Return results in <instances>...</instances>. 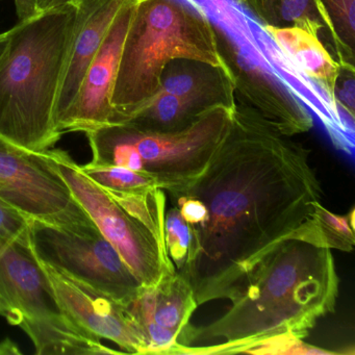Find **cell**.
Listing matches in <instances>:
<instances>
[{
	"label": "cell",
	"mask_w": 355,
	"mask_h": 355,
	"mask_svg": "<svg viewBox=\"0 0 355 355\" xmlns=\"http://www.w3.org/2000/svg\"><path fill=\"white\" fill-rule=\"evenodd\" d=\"M168 194L194 236L182 274L199 306L230 298L259 261L313 217L323 190L309 149L236 103L205 169Z\"/></svg>",
	"instance_id": "6da1fadb"
},
{
	"label": "cell",
	"mask_w": 355,
	"mask_h": 355,
	"mask_svg": "<svg viewBox=\"0 0 355 355\" xmlns=\"http://www.w3.org/2000/svg\"><path fill=\"white\" fill-rule=\"evenodd\" d=\"M338 286L331 249L322 242L313 215L243 278L224 315L182 330L178 354H238L278 336L304 340L321 318L336 311Z\"/></svg>",
	"instance_id": "7a4b0ae2"
},
{
	"label": "cell",
	"mask_w": 355,
	"mask_h": 355,
	"mask_svg": "<svg viewBox=\"0 0 355 355\" xmlns=\"http://www.w3.org/2000/svg\"><path fill=\"white\" fill-rule=\"evenodd\" d=\"M76 8L40 14L9 31L0 58V136L35 153L61 139L55 110L71 55Z\"/></svg>",
	"instance_id": "3957f363"
},
{
	"label": "cell",
	"mask_w": 355,
	"mask_h": 355,
	"mask_svg": "<svg viewBox=\"0 0 355 355\" xmlns=\"http://www.w3.org/2000/svg\"><path fill=\"white\" fill-rule=\"evenodd\" d=\"M178 59L226 65L209 16L190 0H136L112 95L111 124L128 121Z\"/></svg>",
	"instance_id": "277c9868"
},
{
	"label": "cell",
	"mask_w": 355,
	"mask_h": 355,
	"mask_svg": "<svg viewBox=\"0 0 355 355\" xmlns=\"http://www.w3.org/2000/svg\"><path fill=\"white\" fill-rule=\"evenodd\" d=\"M234 109L216 105L176 132L141 130L128 122L86 132L92 163L116 165L155 178L170 193L197 178L227 134Z\"/></svg>",
	"instance_id": "5b68a950"
},
{
	"label": "cell",
	"mask_w": 355,
	"mask_h": 355,
	"mask_svg": "<svg viewBox=\"0 0 355 355\" xmlns=\"http://www.w3.org/2000/svg\"><path fill=\"white\" fill-rule=\"evenodd\" d=\"M28 230L31 244L41 261L116 300L128 302L142 288L134 272L93 220L72 225L31 220Z\"/></svg>",
	"instance_id": "8992f818"
},
{
	"label": "cell",
	"mask_w": 355,
	"mask_h": 355,
	"mask_svg": "<svg viewBox=\"0 0 355 355\" xmlns=\"http://www.w3.org/2000/svg\"><path fill=\"white\" fill-rule=\"evenodd\" d=\"M45 153L74 198L86 209L143 286H155L164 274L175 270L165 247L155 234L118 205L105 189L90 180L68 153L47 149Z\"/></svg>",
	"instance_id": "52a82bcc"
},
{
	"label": "cell",
	"mask_w": 355,
	"mask_h": 355,
	"mask_svg": "<svg viewBox=\"0 0 355 355\" xmlns=\"http://www.w3.org/2000/svg\"><path fill=\"white\" fill-rule=\"evenodd\" d=\"M205 10L213 24L236 33L251 47L261 63L321 122L336 148L353 155L354 114L334 103L315 83L299 70L242 6L234 0H207Z\"/></svg>",
	"instance_id": "ba28073f"
},
{
	"label": "cell",
	"mask_w": 355,
	"mask_h": 355,
	"mask_svg": "<svg viewBox=\"0 0 355 355\" xmlns=\"http://www.w3.org/2000/svg\"><path fill=\"white\" fill-rule=\"evenodd\" d=\"M0 200L31 220L55 225L92 221L45 150L30 151L1 136Z\"/></svg>",
	"instance_id": "9c48e42d"
},
{
	"label": "cell",
	"mask_w": 355,
	"mask_h": 355,
	"mask_svg": "<svg viewBox=\"0 0 355 355\" xmlns=\"http://www.w3.org/2000/svg\"><path fill=\"white\" fill-rule=\"evenodd\" d=\"M218 46L232 72L236 103L254 111L272 128L295 137L313 128V116L239 35L214 24Z\"/></svg>",
	"instance_id": "30bf717a"
},
{
	"label": "cell",
	"mask_w": 355,
	"mask_h": 355,
	"mask_svg": "<svg viewBox=\"0 0 355 355\" xmlns=\"http://www.w3.org/2000/svg\"><path fill=\"white\" fill-rule=\"evenodd\" d=\"M30 227V226H28ZM64 313L30 240V230L0 240V315L11 325Z\"/></svg>",
	"instance_id": "8fae6325"
},
{
	"label": "cell",
	"mask_w": 355,
	"mask_h": 355,
	"mask_svg": "<svg viewBox=\"0 0 355 355\" xmlns=\"http://www.w3.org/2000/svg\"><path fill=\"white\" fill-rule=\"evenodd\" d=\"M123 304L144 340L146 354H178V338L198 307L190 282L176 270L155 286H142Z\"/></svg>",
	"instance_id": "7c38bea8"
},
{
	"label": "cell",
	"mask_w": 355,
	"mask_h": 355,
	"mask_svg": "<svg viewBox=\"0 0 355 355\" xmlns=\"http://www.w3.org/2000/svg\"><path fill=\"white\" fill-rule=\"evenodd\" d=\"M40 261V259H39ZM62 311L99 338L134 354H146L144 340L124 304L86 282L41 261Z\"/></svg>",
	"instance_id": "4fadbf2b"
},
{
	"label": "cell",
	"mask_w": 355,
	"mask_h": 355,
	"mask_svg": "<svg viewBox=\"0 0 355 355\" xmlns=\"http://www.w3.org/2000/svg\"><path fill=\"white\" fill-rule=\"evenodd\" d=\"M136 0L118 14L80 83L78 95L59 132H90L111 124V101L117 80L124 40L132 21Z\"/></svg>",
	"instance_id": "5bb4252c"
},
{
	"label": "cell",
	"mask_w": 355,
	"mask_h": 355,
	"mask_svg": "<svg viewBox=\"0 0 355 355\" xmlns=\"http://www.w3.org/2000/svg\"><path fill=\"white\" fill-rule=\"evenodd\" d=\"M130 1L132 0H78L71 55L55 105L57 130L78 95L89 64L105 40L114 20Z\"/></svg>",
	"instance_id": "9a60e30c"
},
{
	"label": "cell",
	"mask_w": 355,
	"mask_h": 355,
	"mask_svg": "<svg viewBox=\"0 0 355 355\" xmlns=\"http://www.w3.org/2000/svg\"><path fill=\"white\" fill-rule=\"evenodd\" d=\"M155 94L184 97L205 107H236L234 78L227 65L215 66L197 60L178 59L170 62L162 74L161 85Z\"/></svg>",
	"instance_id": "2e32d148"
},
{
	"label": "cell",
	"mask_w": 355,
	"mask_h": 355,
	"mask_svg": "<svg viewBox=\"0 0 355 355\" xmlns=\"http://www.w3.org/2000/svg\"><path fill=\"white\" fill-rule=\"evenodd\" d=\"M261 26L277 49L336 103L334 89L340 76V64L330 55L323 41L299 26Z\"/></svg>",
	"instance_id": "e0dca14e"
},
{
	"label": "cell",
	"mask_w": 355,
	"mask_h": 355,
	"mask_svg": "<svg viewBox=\"0 0 355 355\" xmlns=\"http://www.w3.org/2000/svg\"><path fill=\"white\" fill-rule=\"evenodd\" d=\"M19 327L30 336L37 354H119L65 313L26 320Z\"/></svg>",
	"instance_id": "ac0fdd59"
},
{
	"label": "cell",
	"mask_w": 355,
	"mask_h": 355,
	"mask_svg": "<svg viewBox=\"0 0 355 355\" xmlns=\"http://www.w3.org/2000/svg\"><path fill=\"white\" fill-rule=\"evenodd\" d=\"M243 8L261 26H299L324 37L334 51V28L319 0H245Z\"/></svg>",
	"instance_id": "d6986e66"
},
{
	"label": "cell",
	"mask_w": 355,
	"mask_h": 355,
	"mask_svg": "<svg viewBox=\"0 0 355 355\" xmlns=\"http://www.w3.org/2000/svg\"><path fill=\"white\" fill-rule=\"evenodd\" d=\"M207 109L192 99L155 94L126 122L148 132H176L190 125Z\"/></svg>",
	"instance_id": "ffe728a7"
},
{
	"label": "cell",
	"mask_w": 355,
	"mask_h": 355,
	"mask_svg": "<svg viewBox=\"0 0 355 355\" xmlns=\"http://www.w3.org/2000/svg\"><path fill=\"white\" fill-rule=\"evenodd\" d=\"M107 191V190H105ZM118 205L146 226L165 247L166 192L159 187L136 192L107 191ZM166 249V248H165Z\"/></svg>",
	"instance_id": "44dd1931"
},
{
	"label": "cell",
	"mask_w": 355,
	"mask_h": 355,
	"mask_svg": "<svg viewBox=\"0 0 355 355\" xmlns=\"http://www.w3.org/2000/svg\"><path fill=\"white\" fill-rule=\"evenodd\" d=\"M336 37L334 57L342 67H355V0H319Z\"/></svg>",
	"instance_id": "7402d4cb"
},
{
	"label": "cell",
	"mask_w": 355,
	"mask_h": 355,
	"mask_svg": "<svg viewBox=\"0 0 355 355\" xmlns=\"http://www.w3.org/2000/svg\"><path fill=\"white\" fill-rule=\"evenodd\" d=\"M80 168L95 184L107 191L136 192L159 187L151 176L122 166L101 165L90 162Z\"/></svg>",
	"instance_id": "603a6c76"
},
{
	"label": "cell",
	"mask_w": 355,
	"mask_h": 355,
	"mask_svg": "<svg viewBox=\"0 0 355 355\" xmlns=\"http://www.w3.org/2000/svg\"><path fill=\"white\" fill-rule=\"evenodd\" d=\"M313 220L322 242L327 248L351 252L354 248V209L347 215H336L321 203L315 205Z\"/></svg>",
	"instance_id": "cb8c5ba5"
},
{
	"label": "cell",
	"mask_w": 355,
	"mask_h": 355,
	"mask_svg": "<svg viewBox=\"0 0 355 355\" xmlns=\"http://www.w3.org/2000/svg\"><path fill=\"white\" fill-rule=\"evenodd\" d=\"M164 241L166 252L176 271L184 273L192 257L194 236L188 222L175 207L166 211Z\"/></svg>",
	"instance_id": "d4e9b609"
},
{
	"label": "cell",
	"mask_w": 355,
	"mask_h": 355,
	"mask_svg": "<svg viewBox=\"0 0 355 355\" xmlns=\"http://www.w3.org/2000/svg\"><path fill=\"white\" fill-rule=\"evenodd\" d=\"M242 353L267 355H332L331 350L319 348L294 336H278L247 347Z\"/></svg>",
	"instance_id": "484cf974"
},
{
	"label": "cell",
	"mask_w": 355,
	"mask_h": 355,
	"mask_svg": "<svg viewBox=\"0 0 355 355\" xmlns=\"http://www.w3.org/2000/svg\"><path fill=\"white\" fill-rule=\"evenodd\" d=\"M340 67L334 98L336 105L355 115V67Z\"/></svg>",
	"instance_id": "4316f807"
},
{
	"label": "cell",
	"mask_w": 355,
	"mask_h": 355,
	"mask_svg": "<svg viewBox=\"0 0 355 355\" xmlns=\"http://www.w3.org/2000/svg\"><path fill=\"white\" fill-rule=\"evenodd\" d=\"M31 219L0 200V240L17 236L30 226Z\"/></svg>",
	"instance_id": "83f0119b"
},
{
	"label": "cell",
	"mask_w": 355,
	"mask_h": 355,
	"mask_svg": "<svg viewBox=\"0 0 355 355\" xmlns=\"http://www.w3.org/2000/svg\"><path fill=\"white\" fill-rule=\"evenodd\" d=\"M17 13L18 24L28 21L40 15L36 9L35 0H14Z\"/></svg>",
	"instance_id": "f1b7e54d"
},
{
	"label": "cell",
	"mask_w": 355,
	"mask_h": 355,
	"mask_svg": "<svg viewBox=\"0 0 355 355\" xmlns=\"http://www.w3.org/2000/svg\"><path fill=\"white\" fill-rule=\"evenodd\" d=\"M78 0H35L39 14L68 7H76Z\"/></svg>",
	"instance_id": "f546056e"
},
{
	"label": "cell",
	"mask_w": 355,
	"mask_h": 355,
	"mask_svg": "<svg viewBox=\"0 0 355 355\" xmlns=\"http://www.w3.org/2000/svg\"><path fill=\"white\" fill-rule=\"evenodd\" d=\"M3 354H21V351L15 343L12 342L10 338H6L3 342H0V355Z\"/></svg>",
	"instance_id": "4dcf8cb0"
},
{
	"label": "cell",
	"mask_w": 355,
	"mask_h": 355,
	"mask_svg": "<svg viewBox=\"0 0 355 355\" xmlns=\"http://www.w3.org/2000/svg\"><path fill=\"white\" fill-rule=\"evenodd\" d=\"M8 37H9V31L3 34H0V58L3 57L8 46Z\"/></svg>",
	"instance_id": "1f68e13d"
},
{
	"label": "cell",
	"mask_w": 355,
	"mask_h": 355,
	"mask_svg": "<svg viewBox=\"0 0 355 355\" xmlns=\"http://www.w3.org/2000/svg\"><path fill=\"white\" fill-rule=\"evenodd\" d=\"M234 1H236V3H239V5L242 6V7H244L245 0H234Z\"/></svg>",
	"instance_id": "d6a6232c"
}]
</instances>
